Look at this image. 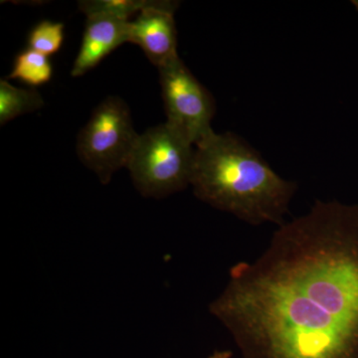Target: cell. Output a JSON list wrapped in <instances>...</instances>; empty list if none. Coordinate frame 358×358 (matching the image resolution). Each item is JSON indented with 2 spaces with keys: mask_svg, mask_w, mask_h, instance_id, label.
I'll use <instances>...</instances> for the list:
<instances>
[{
  "mask_svg": "<svg viewBox=\"0 0 358 358\" xmlns=\"http://www.w3.org/2000/svg\"><path fill=\"white\" fill-rule=\"evenodd\" d=\"M209 310L242 358H358V205L315 200L230 268Z\"/></svg>",
  "mask_w": 358,
  "mask_h": 358,
  "instance_id": "1",
  "label": "cell"
},
{
  "mask_svg": "<svg viewBox=\"0 0 358 358\" xmlns=\"http://www.w3.org/2000/svg\"><path fill=\"white\" fill-rule=\"evenodd\" d=\"M190 185L197 199L251 225L285 224L296 182L271 169L232 133L214 131L195 147Z\"/></svg>",
  "mask_w": 358,
  "mask_h": 358,
  "instance_id": "2",
  "label": "cell"
},
{
  "mask_svg": "<svg viewBox=\"0 0 358 358\" xmlns=\"http://www.w3.org/2000/svg\"><path fill=\"white\" fill-rule=\"evenodd\" d=\"M194 157V145L166 122L140 134L127 169L143 196L164 199L190 185Z\"/></svg>",
  "mask_w": 358,
  "mask_h": 358,
  "instance_id": "3",
  "label": "cell"
},
{
  "mask_svg": "<svg viewBox=\"0 0 358 358\" xmlns=\"http://www.w3.org/2000/svg\"><path fill=\"white\" fill-rule=\"evenodd\" d=\"M138 138L129 106L117 96H109L96 108L80 131L78 157L107 185L115 171L128 166Z\"/></svg>",
  "mask_w": 358,
  "mask_h": 358,
  "instance_id": "4",
  "label": "cell"
},
{
  "mask_svg": "<svg viewBox=\"0 0 358 358\" xmlns=\"http://www.w3.org/2000/svg\"><path fill=\"white\" fill-rule=\"evenodd\" d=\"M159 71L166 122L196 147L214 133L213 96L179 57Z\"/></svg>",
  "mask_w": 358,
  "mask_h": 358,
  "instance_id": "5",
  "label": "cell"
},
{
  "mask_svg": "<svg viewBox=\"0 0 358 358\" xmlns=\"http://www.w3.org/2000/svg\"><path fill=\"white\" fill-rule=\"evenodd\" d=\"M178 1L154 0L129 22V42L140 46L157 69L178 58L174 13Z\"/></svg>",
  "mask_w": 358,
  "mask_h": 358,
  "instance_id": "6",
  "label": "cell"
},
{
  "mask_svg": "<svg viewBox=\"0 0 358 358\" xmlns=\"http://www.w3.org/2000/svg\"><path fill=\"white\" fill-rule=\"evenodd\" d=\"M129 22L108 15L88 16L81 48L71 72L72 76L86 74L115 49L129 42Z\"/></svg>",
  "mask_w": 358,
  "mask_h": 358,
  "instance_id": "7",
  "label": "cell"
},
{
  "mask_svg": "<svg viewBox=\"0 0 358 358\" xmlns=\"http://www.w3.org/2000/svg\"><path fill=\"white\" fill-rule=\"evenodd\" d=\"M44 99L36 91L17 88L6 80H0V124L41 109Z\"/></svg>",
  "mask_w": 358,
  "mask_h": 358,
  "instance_id": "8",
  "label": "cell"
},
{
  "mask_svg": "<svg viewBox=\"0 0 358 358\" xmlns=\"http://www.w3.org/2000/svg\"><path fill=\"white\" fill-rule=\"evenodd\" d=\"M52 75L53 67L49 57L28 48L16 56L13 72L8 78L37 87L48 83Z\"/></svg>",
  "mask_w": 358,
  "mask_h": 358,
  "instance_id": "9",
  "label": "cell"
},
{
  "mask_svg": "<svg viewBox=\"0 0 358 358\" xmlns=\"http://www.w3.org/2000/svg\"><path fill=\"white\" fill-rule=\"evenodd\" d=\"M154 0H85L79 1V8L88 17L108 15L124 21H131V15L140 13L152 6Z\"/></svg>",
  "mask_w": 358,
  "mask_h": 358,
  "instance_id": "10",
  "label": "cell"
},
{
  "mask_svg": "<svg viewBox=\"0 0 358 358\" xmlns=\"http://www.w3.org/2000/svg\"><path fill=\"white\" fill-rule=\"evenodd\" d=\"M64 40V25L62 23L44 20L35 26L28 37L29 49L49 57L57 53Z\"/></svg>",
  "mask_w": 358,
  "mask_h": 358,
  "instance_id": "11",
  "label": "cell"
},
{
  "mask_svg": "<svg viewBox=\"0 0 358 358\" xmlns=\"http://www.w3.org/2000/svg\"><path fill=\"white\" fill-rule=\"evenodd\" d=\"M233 352L231 350H217L208 358H232Z\"/></svg>",
  "mask_w": 358,
  "mask_h": 358,
  "instance_id": "12",
  "label": "cell"
},
{
  "mask_svg": "<svg viewBox=\"0 0 358 358\" xmlns=\"http://www.w3.org/2000/svg\"><path fill=\"white\" fill-rule=\"evenodd\" d=\"M353 6H355V8L357 9L358 11V0H355V1H352Z\"/></svg>",
  "mask_w": 358,
  "mask_h": 358,
  "instance_id": "13",
  "label": "cell"
}]
</instances>
